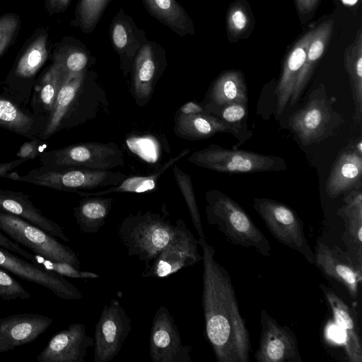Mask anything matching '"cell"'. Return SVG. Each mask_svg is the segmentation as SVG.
Wrapping results in <instances>:
<instances>
[{"label": "cell", "mask_w": 362, "mask_h": 362, "mask_svg": "<svg viewBox=\"0 0 362 362\" xmlns=\"http://www.w3.org/2000/svg\"><path fill=\"white\" fill-rule=\"evenodd\" d=\"M187 160L201 168L229 173L280 172L287 170L285 160L277 156L229 149L217 144L192 153Z\"/></svg>", "instance_id": "cell-6"}, {"label": "cell", "mask_w": 362, "mask_h": 362, "mask_svg": "<svg viewBox=\"0 0 362 362\" xmlns=\"http://www.w3.org/2000/svg\"><path fill=\"white\" fill-rule=\"evenodd\" d=\"M31 262L39 267L54 272L59 275L75 279H97L99 275L91 272L81 271L71 264L55 262L38 255H33Z\"/></svg>", "instance_id": "cell-40"}, {"label": "cell", "mask_w": 362, "mask_h": 362, "mask_svg": "<svg viewBox=\"0 0 362 362\" xmlns=\"http://www.w3.org/2000/svg\"><path fill=\"white\" fill-rule=\"evenodd\" d=\"M345 193L344 204L337 212L344 224L342 240L346 252L362 269V187Z\"/></svg>", "instance_id": "cell-22"}, {"label": "cell", "mask_w": 362, "mask_h": 362, "mask_svg": "<svg viewBox=\"0 0 362 362\" xmlns=\"http://www.w3.org/2000/svg\"><path fill=\"white\" fill-rule=\"evenodd\" d=\"M175 227L173 238L156 258L146 266L142 273L143 277H168L202 259L198 251V240L187 228L184 221H176Z\"/></svg>", "instance_id": "cell-11"}, {"label": "cell", "mask_w": 362, "mask_h": 362, "mask_svg": "<svg viewBox=\"0 0 362 362\" xmlns=\"http://www.w3.org/2000/svg\"><path fill=\"white\" fill-rule=\"evenodd\" d=\"M93 338L81 323H74L54 334L38 354V362H84Z\"/></svg>", "instance_id": "cell-17"}, {"label": "cell", "mask_w": 362, "mask_h": 362, "mask_svg": "<svg viewBox=\"0 0 362 362\" xmlns=\"http://www.w3.org/2000/svg\"><path fill=\"white\" fill-rule=\"evenodd\" d=\"M0 298L5 300H25L30 298V293L6 269L0 267Z\"/></svg>", "instance_id": "cell-41"}, {"label": "cell", "mask_w": 362, "mask_h": 362, "mask_svg": "<svg viewBox=\"0 0 362 362\" xmlns=\"http://www.w3.org/2000/svg\"><path fill=\"white\" fill-rule=\"evenodd\" d=\"M47 143L45 140L39 138L30 139V141L23 143L16 153L17 158L34 159L43 151L46 148Z\"/></svg>", "instance_id": "cell-44"}, {"label": "cell", "mask_w": 362, "mask_h": 362, "mask_svg": "<svg viewBox=\"0 0 362 362\" xmlns=\"http://www.w3.org/2000/svg\"><path fill=\"white\" fill-rule=\"evenodd\" d=\"M148 13L180 37L194 34L193 22L177 0H142Z\"/></svg>", "instance_id": "cell-31"}, {"label": "cell", "mask_w": 362, "mask_h": 362, "mask_svg": "<svg viewBox=\"0 0 362 362\" xmlns=\"http://www.w3.org/2000/svg\"><path fill=\"white\" fill-rule=\"evenodd\" d=\"M362 187V155L354 147L336 158L325 183L327 196L334 199L352 189Z\"/></svg>", "instance_id": "cell-23"}, {"label": "cell", "mask_w": 362, "mask_h": 362, "mask_svg": "<svg viewBox=\"0 0 362 362\" xmlns=\"http://www.w3.org/2000/svg\"><path fill=\"white\" fill-rule=\"evenodd\" d=\"M48 119L46 116L36 115L14 101L0 95V128L30 139H40Z\"/></svg>", "instance_id": "cell-25"}, {"label": "cell", "mask_w": 362, "mask_h": 362, "mask_svg": "<svg viewBox=\"0 0 362 362\" xmlns=\"http://www.w3.org/2000/svg\"><path fill=\"white\" fill-rule=\"evenodd\" d=\"M0 246L31 260L33 255L23 249L18 243L8 238L0 230Z\"/></svg>", "instance_id": "cell-45"}, {"label": "cell", "mask_w": 362, "mask_h": 362, "mask_svg": "<svg viewBox=\"0 0 362 362\" xmlns=\"http://www.w3.org/2000/svg\"><path fill=\"white\" fill-rule=\"evenodd\" d=\"M90 57L88 50L81 42L69 38L54 51L53 62L61 64L67 76H71L86 71Z\"/></svg>", "instance_id": "cell-36"}, {"label": "cell", "mask_w": 362, "mask_h": 362, "mask_svg": "<svg viewBox=\"0 0 362 362\" xmlns=\"http://www.w3.org/2000/svg\"><path fill=\"white\" fill-rule=\"evenodd\" d=\"M354 149L360 154L362 155V141L359 139L354 146Z\"/></svg>", "instance_id": "cell-51"}, {"label": "cell", "mask_w": 362, "mask_h": 362, "mask_svg": "<svg viewBox=\"0 0 362 362\" xmlns=\"http://www.w3.org/2000/svg\"><path fill=\"white\" fill-rule=\"evenodd\" d=\"M110 37L112 47L119 55L120 68L126 76L132 70L136 54L148 42L146 33L120 8L111 21Z\"/></svg>", "instance_id": "cell-18"}, {"label": "cell", "mask_w": 362, "mask_h": 362, "mask_svg": "<svg viewBox=\"0 0 362 362\" xmlns=\"http://www.w3.org/2000/svg\"><path fill=\"white\" fill-rule=\"evenodd\" d=\"M313 32L314 29L307 32L295 43L284 62L283 70L274 91L277 99V115L283 112L290 100L295 81L304 63Z\"/></svg>", "instance_id": "cell-26"}, {"label": "cell", "mask_w": 362, "mask_h": 362, "mask_svg": "<svg viewBox=\"0 0 362 362\" xmlns=\"http://www.w3.org/2000/svg\"><path fill=\"white\" fill-rule=\"evenodd\" d=\"M0 267L22 279L44 286L60 298L79 300L83 296L82 293L63 276L42 269L1 246Z\"/></svg>", "instance_id": "cell-15"}, {"label": "cell", "mask_w": 362, "mask_h": 362, "mask_svg": "<svg viewBox=\"0 0 362 362\" xmlns=\"http://www.w3.org/2000/svg\"><path fill=\"white\" fill-rule=\"evenodd\" d=\"M318 0H296L297 7L303 13L312 11L316 6Z\"/></svg>", "instance_id": "cell-48"}, {"label": "cell", "mask_w": 362, "mask_h": 362, "mask_svg": "<svg viewBox=\"0 0 362 362\" xmlns=\"http://www.w3.org/2000/svg\"><path fill=\"white\" fill-rule=\"evenodd\" d=\"M66 76L62 66L53 62L36 80L30 100L32 112L35 115L49 117Z\"/></svg>", "instance_id": "cell-28"}, {"label": "cell", "mask_w": 362, "mask_h": 362, "mask_svg": "<svg viewBox=\"0 0 362 362\" xmlns=\"http://www.w3.org/2000/svg\"><path fill=\"white\" fill-rule=\"evenodd\" d=\"M85 73L86 71L66 76L57 94L53 110L49 117L46 127L40 136V139L46 140L49 139L64 127L68 115L83 82Z\"/></svg>", "instance_id": "cell-30"}, {"label": "cell", "mask_w": 362, "mask_h": 362, "mask_svg": "<svg viewBox=\"0 0 362 362\" xmlns=\"http://www.w3.org/2000/svg\"><path fill=\"white\" fill-rule=\"evenodd\" d=\"M13 349L14 347L11 344L0 329V353L6 352Z\"/></svg>", "instance_id": "cell-49"}, {"label": "cell", "mask_w": 362, "mask_h": 362, "mask_svg": "<svg viewBox=\"0 0 362 362\" xmlns=\"http://www.w3.org/2000/svg\"><path fill=\"white\" fill-rule=\"evenodd\" d=\"M261 332L255 354L257 362H302L295 333L265 310L260 313Z\"/></svg>", "instance_id": "cell-13"}, {"label": "cell", "mask_w": 362, "mask_h": 362, "mask_svg": "<svg viewBox=\"0 0 362 362\" xmlns=\"http://www.w3.org/2000/svg\"><path fill=\"white\" fill-rule=\"evenodd\" d=\"M69 1L70 0H57L56 8L59 10H64L67 7Z\"/></svg>", "instance_id": "cell-50"}, {"label": "cell", "mask_w": 362, "mask_h": 362, "mask_svg": "<svg viewBox=\"0 0 362 362\" xmlns=\"http://www.w3.org/2000/svg\"><path fill=\"white\" fill-rule=\"evenodd\" d=\"M112 0H79L71 24L84 33H92Z\"/></svg>", "instance_id": "cell-37"}, {"label": "cell", "mask_w": 362, "mask_h": 362, "mask_svg": "<svg viewBox=\"0 0 362 362\" xmlns=\"http://www.w3.org/2000/svg\"><path fill=\"white\" fill-rule=\"evenodd\" d=\"M28 161L26 159L17 158L8 162L0 163V177L6 178L8 173L13 171L15 168H18L22 163Z\"/></svg>", "instance_id": "cell-46"}, {"label": "cell", "mask_w": 362, "mask_h": 362, "mask_svg": "<svg viewBox=\"0 0 362 362\" xmlns=\"http://www.w3.org/2000/svg\"><path fill=\"white\" fill-rule=\"evenodd\" d=\"M0 209L27 221L64 242L69 241L62 228L44 216L29 196L22 192L0 189Z\"/></svg>", "instance_id": "cell-24"}, {"label": "cell", "mask_w": 362, "mask_h": 362, "mask_svg": "<svg viewBox=\"0 0 362 362\" xmlns=\"http://www.w3.org/2000/svg\"><path fill=\"white\" fill-rule=\"evenodd\" d=\"M249 18L246 11L240 5L231 8L227 17L228 32L234 37L243 34L248 28Z\"/></svg>", "instance_id": "cell-43"}, {"label": "cell", "mask_w": 362, "mask_h": 362, "mask_svg": "<svg viewBox=\"0 0 362 362\" xmlns=\"http://www.w3.org/2000/svg\"><path fill=\"white\" fill-rule=\"evenodd\" d=\"M252 206L275 239L296 250L308 263L314 264L315 253L305 237L302 221L295 211L269 198L255 197Z\"/></svg>", "instance_id": "cell-7"}, {"label": "cell", "mask_w": 362, "mask_h": 362, "mask_svg": "<svg viewBox=\"0 0 362 362\" xmlns=\"http://www.w3.org/2000/svg\"><path fill=\"white\" fill-rule=\"evenodd\" d=\"M52 323L47 316L21 313L0 318V329L15 348L35 340Z\"/></svg>", "instance_id": "cell-27"}, {"label": "cell", "mask_w": 362, "mask_h": 362, "mask_svg": "<svg viewBox=\"0 0 362 362\" xmlns=\"http://www.w3.org/2000/svg\"><path fill=\"white\" fill-rule=\"evenodd\" d=\"M174 131L178 136L188 140L205 139L218 133L230 134L239 139L234 148L246 140L238 129L206 110L192 115H183L177 111Z\"/></svg>", "instance_id": "cell-21"}, {"label": "cell", "mask_w": 362, "mask_h": 362, "mask_svg": "<svg viewBox=\"0 0 362 362\" xmlns=\"http://www.w3.org/2000/svg\"><path fill=\"white\" fill-rule=\"evenodd\" d=\"M38 157L41 165L89 170H110L124 165L122 151L114 143L76 144L42 151Z\"/></svg>", "instance_id": "cell-9"}, {"label": "cell", "mask_w": 362, "mask_h": 362, "mask_svg": "<svg viewBox=\"0 0 362 362\" xmlns=\"http://www.w3.org/2000/svg\"><path fill=\"white\" fill-rule=\"evenodd\" d=\"M132 331L131 319L117 299L104 305L95 327L93 361L109 362L117 356Z\"/></svg>", "instance_id": "cell-12"}, {"label": "cell", "mask_w": 362, "mask_h": 362, "mask_svg": "<svg viewBox=\"0 0 362 362\" xmlns=\"http://www.w3.org/2000/svg\"><path fill=\"white\" fill-rule=\"evenodd\" d=\"M149 353L153 362H192V346L182 344L174 318L164 305L158 308L152 321Z\"/></svg>", "instance_id": "cell-14"}, {"label": "cell", "mask_w": 362, "mask_h": 362, "mask_svg": "<svg viewBox=\"0 0 362 362\" xmlns=\"http://www.w3.org/2000/svg\"><path fill=\"white\" fill-rule=\"evenodd\" d=\"M167 214L146 211L132 214L122 220L117 235L129 256L149 264L168 244L175 232Z\"/></svg>", "instance_id": "cell-3"}, {"label": "cell", "mask_w": 362, "mask_h": 362, "mask_svg": "<svg viewBox=\"0 0 362 362\" xmlns=\"http://www.w3.org/2000/svg\"><path fill=\"white\" fill-rule=\"evenodd\" d=\"M210 104L221 106L230 103L248 105L247 89L243 74L228 70L215 80L210 93Z\"/></svg>", "instance_id": "cell-32"}, {"label": "cell", "mask_w": 362, "mask_h": 362, "mask_svg": "<svg viewBox=\"0 0 362 362\" xmlns=\"http://www.w3.org/2000/svg\"><path fill=\"white\" fill-rule=\"evenodd\" d=\"M57 1V0H48V4L51 8L54 9L56 8Z\"/></svg>", "instance_id": "cell-52"}, {"label": "cell", "mask_w": 362, "mask_h": 362, "mask_svg": "<svg viewBox=\"0 0 362 362\" xmlns=\"http://www.w3.org/2000/svg\"><path fill=\"white\" fill-rule=\"evenodd\" d=\"M319 286L331 309L335 324L341 332L348 359L351 362H362V341L356 309L350 308L325 285L320 284Z\"/></svg>", "instance_id": "cell-20"}, {"label": "cell", "mask_w": 362, "mask_h": 362, "mask_svg": "<svg viewBox=\"0 0 362 362\" xmlns=\"http://www.w3.org/2000/svg\"><path fill=\"white\" fill-rule=\"evenodd\" d=\"M206 110L194 102H188L184 104L178 112L183 115H192L205 112Z\"/></svg>", "instance_id": "cell-47"}, {"label": "cell", "mask_w": 362, "mask_h": 362, "mask_svg": "<svg viewBox=\"0 0 362 362\" xmlns=\"http://www.w3.org/2000/svg\"><path fill=\"white\" fill-rule=\"evenodd\" d=\"M344 64L349 76L354 105V120L362 122V30L360 28L354 42L344 52Z\"/></svg>", "instance_id": "cell-33"}, {"label": "cell", "mask_w": 362, "mask_h": 362, "mask_svg": "<svg viewBox=\"0 0 362 362\" xmlns=\"http://www.w3.org/2000/svg\"><path fill=\"white\" fill-rule=\"evenodd\" d=\"M202 250V307L205 333L218 362H249L250 332L240 315L230 276L215 259V250L199 238Z\"/></svg>", "instance_id": "cell-1"}, {"label": "cell", "mask_w": 362, "mask_h": 362, "mask_svg": "<svg viewBox=\"0 0 362 362\" xmlns=\"http://www.w3.org/2000/svg\"><path fill=\"white\" fill-rule=\"evenodd\" d=\"M47 36L40 33L30 41L4 81L1 95L22 107L30 102L36 75L47 59Z\"/></svg>", "instance_id": "cell-10"}, {"label": "cell", "mask_w": 362, "mask_h": 362, "mask_svg": "<svg viewBox=\"0 0 362 362\" xmlns=\"http://www.w3.org/2000/svg\"><path fill=\"white\" fill-rule=\"evenodd\" d=\"M190 152L189 149H185L175 157L170 158L164 163L155 173L146 176H133L127 177L119 184L112 186L105 190L95 192H86L79 191L76 193L83 197H100L106 195L112 192H134L142 193L155 189L157 181L161 175L174 163L182 158L188 155Z\"/></svg>", "instance_id": "cell-35"}, {"label": "cell", "mask_w": 362, "mask_h": 362, "mask_svg": "<svg viewBox=\"0 0 362 362\" xmlns=\"http://www.w3.org/2000/svg\"><path fill=\"white\" fill-rule=\"evenodd\" d=\"M112 199L95 197L86 198L79 202L74 209V214L80 230L84 233H96L105 224Z\"/></svg>", "instance_id": "cell-34"}, {"label": "cell", "mask_w": 362, "mask_h": 362, "mask_svg": "<svg viewBox=\"0 0 362 362\" xmlns=\"http://www.w3.org/2000/svg\"><path fill=\"white\" fill-rule=\"evenodd\" d=\"M315 249L314 264L326 276L342 285L353 298H356L362 281V269L354 263L348 252L319 240Z\"/></svg>", "instance_id": "cell-16"}, {"label": "cell", "mask_w": 362, "mask_h": 362, "mask_svg": "<svg viewBox=\"0 0 362 362\" xmlns=\"http://www.w3.org/2000/svg\"><path fill=\"white\" fill-rule=\"evenodd\" d=\"M0 230L10 239L31 250L35 255L80 268L78 256L69 247L37 226L1 209Z\"/></svg>", "instance_id": "cell-8"}, {"label": "cell", "mask_w": 362, "mask_h": 362, "mask_svg": "<svg viewBox=\"0 0 362 362\" xmlns=\"http://www.w3.org/2000/svg\"><path fill=\"white\" fill-rule=\"evenodd\" d=\"M207 221L234 245L253 248L264 257L271 255L272 246L245 211L232 198L217 189L206 194Z\"/></svg>", "instance_id": "cell-2"}, {"label": "cell", "mask_w": 362, "mask_h": 362, "mask_svg": "<svg viewBox=\"0 0 362 362\" xmlns=\"http://www.w3.org/2000/svg\"><path fill=\"white\" fill-rule=\"evenodd\" d=\"M333 28L334 22L332 20H329L320 23L314 29L304 63L294 83L289 100L291 105H295L300 99L303 91L309 83L315 69L329 42Z\"/></svg>", "instance_id": "cell-29"}, {"label": "cell", "mask_w": 362, "mask_h": 362, "mask_svg": "<svg viewBox=\"0 0 362 362\" xmlns=\"http://www.w3.org/2000/svg\"><path fill=\"white\" fill-rule=\"evenodd\" d=\"M165 64V50L157 42L148 40L136 54L131 70L132 89L137 100L144 102L149 98L156 80Z\"/></svg>", "instance_id": "cell-19"}, {"label": "cell", "mask_w": 362, "mask_h": 362, "mask_svg": "<svg viewBox=\"0 0 362 362\" xmlns=\"http://www.w3.org/2000/svg\"><path fill=\"white\" fill-rule=\"evenodd\" d=\"M336 98L329 96L324 84L309 94L306 103L288 119V126L303 146L319 144L334 136L345 122L334 108Z\"/></svg>", "instance_id": "cell-4"}, {"label": "cell", "mask_w": 362, "mask_h": 362, "mask_svg": "<svg viewBox=\"0 0 362 362\" xmlns=\"http://www.w3.org/2000/svg\"><path fill=\"white\" fill-rule=\"evenodd\" d=\"M173 171L175 179L187 206L194 227L199 238H206L191 177L177 165H173Z\"/></svg>", "instance_id": "cell-39"}, {"label": "cell", "mask_w": 362, "mask_h": 362, "mask_svg": "<svg viewBox=\"0 0 362 362\" xmlns=\"http://www.w3.org/2000/svg\"><path fill=\"white\" fill-rule=\"evenodd\" d=\"M127 176L119 172L42 165L24 175L10 172L6 178L56 190L77 192L82 189L112 187Z\"/></svg>", "instance_id": "cell-5"}, {"label": "cell", "mask_w": 362, "mask_h": 362, "mask_svg": "<svg viewBox=\"0 0 362 362\" xmlns=\"http://www.w3.org/2000/svg\"><path fill=\"white\" fill-rule=\"evenodd\" d=\"M204 109L238 129L245 139H249L252 135V132L249 133L245 130L248 112L247 104L234 103L217 106L209 103Z\"/></svg>", "instance_id": "cell-38"}, {"label": "cell", "mask_w": 362, "mask_h": 362, "mask_svg": "<svg viewBox=\"0 0 362 362\" xmlns=\"http://www.w3.org/2000/svg\"><path fill=\"white\" fill-rule=\"evenodd\" d=\"M20 25L18 16L7 13L0 17V56L9 45Z\"/></svg>", "instance_id": "cell-42"}]
</instances>
